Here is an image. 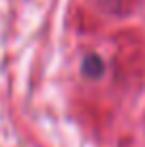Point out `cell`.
<instances>
[{
    "label": "cell",
    "mask_w": 145,
    "mask_h": 147,
    "mask_svg": "<svg viewBox=\"0 0 145 147\" xmlns=\"http://www.w3.org/2000/svg\"><path fill=\"white\" fill-rule=\"evenodd\" d=\"M83 73H86L88 77H92V79H98L105 73L103 60L98 58V55H86V60H83Z\"/></svg>",
    "instance_id": "1"
}]
</instances>
